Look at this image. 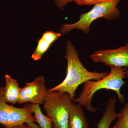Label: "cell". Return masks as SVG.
Wrapping results in <instances>:
<instances>
[{
  "mask_svg": "<svg viewBox=\"0 0 128 128\" xmlns=\"http://www.w3.org/2000/svg\"><path fill=\"white\" fill-rule=\"evenodd\" d=\"M28 105L34 114L37 122L40 128H53L51 120L47 115L45 116L42 113L39 104L30 103Z\"/></svg>",
  "mask_w": 128,
  "mask_h": 128,
  "instance_id": "cell-11",
  "label": "cell"
},
{
  "mask_svg": "<svg viewBox=\"0 0 128 128\" xmlns=\"http://www.w3.org/2000/svg\"><path fill=\"white\" fill-rule=\"evenodd\" d=\"M109 0H74L76 4L80 6L95 5L98 2H103Z\"/></svg>",
  "mask_w": 128,
  "mask_h": 128,
  "instance_id": "cell-15",
  "label": "cell"
},
{
  "mask_svg": "<svg viewBox=\"0 0 128 128\" xmlns=\"http://www.w3.org/2000/svg\"><path fill=\"white\" fill-rule=\"evenodd\" d=\"M5 78L6 84L3 92L4 100L12 105L18 103L20 88L18 86L17 81L8 74L5 75Z\"/></svg>",
  "mask_w": 128,
  "mask_h": 128,
  "instance_id": "cell-9",
  "label": "cell"
},
{
  "mask_svg": "<svg viewBox=\"0 0 128 128\" xmlns=\"http://www.w3.org/2000/svg\"><path fill=\"white\" fill-rule=\"evenodd\" d=\"M66 44V54L65 56L67 62L66 77L59 84L48 89V93L56 91L65 92L73 101L76 90L80 85L90 80H101L107 75L108 73L88 70L80 60L78 52L71 41L68 40Z\"/></svg>",
  "mask_w": 128,
  "mask_h": 128,
  "instance_id": "cell-1",
  "label": "cell"
},
{
  "mask_svg": "<svg viewBox=\"0 0 128 128\" xmlns=\"http://www.w3.org/2000/svg\"><path fill=\"white\" fill-rule=\"evenodd\" d=\"M45 82L44 76H39L34 81L26 83L24 87L20 88L18 104L30 102L43 105L48 93Z\"/></svg>",
  "mask_w": 128,
  "mask_h": 128,
  "instance_id": "cell-7",
  "label": "cell"
},
{
  "mask_svg": "<svg viewBox=\"0 0 128 128\" xmlns=\"http://www.w3.org/2000/svg\"><path fill=\"white\" fill-rule=\"evenodd\" d=\"M73 101L65 92L59 91L48 92L43 105L47 116L51 120L53 128H68Z\"/></svg>",
  "mask_w": 128,
  "mask_h": 128,
  "instance_id": "cell-4",
  "label": "cell"
},
{
  "mask_svg": "<svg viewBox=\"0 0 128 128\" xmlns=\"http://www.w3.org/2000/svg\"><path fill=\"white\" fill-rule=\"evenodd\" d=\"M82 107L72 102L69 116L68 128H89Z\"/></svg>",
  "mask_w": 128,
  "mask_h": 128,
  "instance_id": "cell-8",
  "label": "cell"
},
{
  "mask_svg": "<svg viewBox=\"0 0 128 128\" xmlns=\"http://www.w3.org/2000/svg\"><path fill=\"white\" fill-rule=\"evenodd\" d=\"M126 67H112L110 73L105 77L97 80H90L83 83L80 92L73 100L90 112H94L97 109L92 107V98L96 92L101 89L112 90L116 93L120 102H125V97L121 94V89L125 84L124 79L126 77Z\"/></svg>",
  "mask_w": 128,
  "mask_h": 128,
  "instance_id": "cell-2",
  "label": "cell"
},
{
  "mask_svg": "<svg viewBox=\"0 0 128 128\" xmlns=\"http://www.w3.org/2000/svg\"><path fill=\"white\" fill-rule=\"evenodd\" d=\"M118 120L111 128H128V102L121 108Z\"/></svg>",
  "mask_w": 128,
  "mask_h": 128,
  "instance_id": "cell-13",
  "label": "cell"
},
{
  "mask_svg": "<svg viewBox=\"0 0 128 128\" xmlns=\"http://www.w3.org/2000/svg\"><path fill=\"white\" fill-rule=\"evenodd\" d=\"M27 124L28 125V128H41L39 125L34 123V122H30Z\"/></svg>",
  "mask_w": 128,
  "mask_h": 128,
  "instance_id": "cell-18",
  "label": "cell"
},
{
  "mask_svg": "<svg viewBox=\"0 0 128 128\" xmlns=\"http://www.w3.org/2000/svg\"><path fill=\"white\" fill-rule=\"evenodd\" d=\"M120 0H109L94 5L90 10L80 16L78 22L72 24H64L60 28V33L64 34L74 29H78L88 34L90 32L91 24L96 19L103 18L108 20H112L119 18L120 12L117 6Z\"/></svg>",
  "mask_w": 128,
  "mask_h": 128,
  "instance_id": "cell-3",
  "label": "cell"
},
{
  "mask_svg": "<svg viewBox=\"0 0 128 128\" xmlns=\"http://www.w3.org/2000/svg\"><path fill=\"white\" fill-rule=\"evenodd\" d=\"M4 86L0 87V124L4 128L30 122H37L28 104L23 108L8 105L3 99Z\"/></svg>",
  "mask_w": 128,
  "mask_h": 128,
  "instance_id": "cell-5",
  "label": "cell"
},
{
  "mask_svg": "<svg viewBox=\"0 0 128 128\" xmlns=\"http://www.w3.org/2000/svg\"><path fill=\"white\" fill-rule=\"evenodd\" d=\"M4 128H28V126L27 124L23 123L12 126V127Z\"/></svg>",
  "mask_w": 128,
  "mask_h": 128,
  "instance_id": "cell-17",
  "label": "cell"
},
{
  "mask_svg": "<svg viewBox=\"0 0 128 128\" xmlns=\"http://www.w3.org/2000/svg\"><path fill=\"white\" fill-rule=\"evenodd\" d=\"M62 34L60 33L47 31L43 34L42 37L50 43L52 44Z\"/></svg>",
  "mask_w": 128,
  "mask_h": 128,
  "instance_id": "cell-14",
  "label": "cell"
},
{
  "mask_svg": "<svg viewBox=\"0 0 128 128\" xmlns=\"http://www.w3.org/2000/svg\"><path fill=\"white\" fill-rule=\"evenodd\" d=\"M95 62L112 67L128 68V42L125 46L114 49L99 50L90 55Z\"/></svg>",
  "mask_w": 128,
  "mask_h": 128,
  "instance_id": "cell-6",
  "label": "cell"
},
{
  "mask_svg": "<svg viewBox=\"0 0 128 128\" xmlns=\"http://www.w3.org/2000/svg\"><path fill=\"white\" fill-rule=\"evenodd\" d=\"M116 98V97L110 98L108 100L106 109L102 116L97 124V128H110L114 120L119 117V113L115 110Z\"/></svg>",
  "mask_w": 128,
  "mask_h": 128,
  "instance_id": "cell-10",
  "label": "cell"
},
{
  "mask_svg": "<svg viewBox=\"0 0 128 128\" xmlns=\"http://www.w3.org/2000/svg\"><path fill=\"white\" fill-rule=\"evenodd\" d=\"M38 45L32 55V58L34 61L41 59L44 54L47 52L52 44L50 43L41 37L37 41Z\"/></svg>",
  "mask_w": 128,
  "mask_h": 128,
  "instance_id": "cell-12",
  "label": "cell"
},
{
  "mask_svg": "<svg viewBox=\"0 0 128 128\" xmlns=\"http://www.w3.org/2000/svg\"><path fill=\"white\" fill-rule=\"evenodd\" d=\"M56 6L60 10H62L67 4L74 2V0H54Z\"/></svg>",
  "mask_w": 128,
  "mask_h": 128,
  "instance_id": "cell-16",
  "label": "cell"
},
{
  "mask_svg": "<svg viewBox=\"0 0 128 128\" xmlns=\"http://www.w3.org/2000/svg\"><path fill=\"white\" fill-rule=\"evenodd\" d=\"M126 77L128 78V68L126 70Z\"/></svg>",
  "mask_w": 128,
  "mask_h": 128,
  "instance_id": "cell-19",
  "label": "cell"
}]
</instances>
